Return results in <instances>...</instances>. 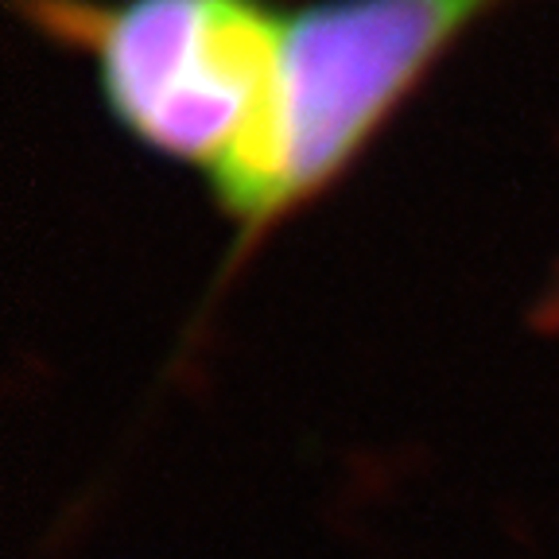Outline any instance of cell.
I'll list each match as a JSON object with an SVG mask.
<instances>
[{
	"label": "cell",
	"instance_id": "6da1fadb",
	"mask_svg": "<svg viewBox=\"0 0 559 559\" xmlns=\"http://www.w3.org/2000/svg\"><path fill=\"white\" fill-rule=\"evenodd\" d=\"M94 67L136 144L206 179L222 214L253 183L276 121L288 9L272 0H20Z\"/></svg>",
	"mask_w": 559,
	"mask_h": 559
},
{
	"label": "cell",
	"instance_id": "7a4b0ae2",
	"mask_svg": "<svg viewBox=\"0 0 559 559\" xmlns=\"http://www.w3.org/2000/svg\"><path fill=\"white\" fill-rule=\"evenodd\" d=\"M506 0H314L288 12L276 121L229 214L237 253L319 199L431 67Z\"/></svg>",
	"mask_w": 559,
	"mask_h": 559
}]
</instances>
